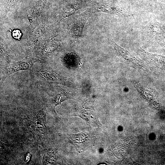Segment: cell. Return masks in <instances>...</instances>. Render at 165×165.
Here are the masks:
<instances>
[{
  "label": "cell",
  "mask_w": 165,
  "mask_h": 165,
  "mask_svg": "<svg viewBox=\"0 0 165 165\" xmlns=\"http://www.w3.org/2000/svg\"><path fill=\"white\" fill-rule=\"evenodd\" d=\"M111 42L117 54L127 62L136 65L140 64L141 61L139 59L135 57L129 52L119 46L112 39H111Z\"/></svg>",
  "instance_id": "cell-8"
},
{
  "label": "cell",
  "mask_w": 165,
  "mask_h": 165,
  "mask_svg": "<svg viewBox=\"0 0 165 165\" xmlns=\"http://www.w3.org/2000/svg\"><path fill=\"white\" fill-rule=\"evenodd\" d=\"M9 52L6 47L4 44L1 45V54L2 56H4L6 60L7 64L10 63L9 60Z\"/></svg>",
  "instance_id": "cell-12"
},
{
  "label": "cell",
  "mask_w": 165,
  "mask_h": 165,
  "mask_svg": "<svg viewBox=\"0 0 165 165\" xmlns=\"http://www.w3.org/2000/svg\"><path fill=\"white\" fill-rule=\"evenodd\" d=\"M23 0H2V4L3 8L9 9L16 7L21 3Z\"/></svg>",
  "instance_id": "cell-11"
},
{
  "label": "cell",
  "mask_w": 165,
  "mask_h": 165,
  "mask_svg": "<svg viewBox=\"0 0 165 165\" xmlns=\"http://www.w3.org/2000/svg\"><path fill=\"white\" fill-rule=\"evenodd\" d=\"M59 135L75 147L82 150L94 145L96 140L94 136L85 132L73 134L60 133Z\"/></svg>",
  "instance_id": "cell-4"
},
{
  "label": "cell",
  "mask_w": 165,
  "mask_h": 165,
  "mask_svg": "<svg viewBox=\"0 0 165 165\" xmlns=\"http://www.w3.org/2000/svg\"><path fill=\"white\" fill-rule=\"evenodd\" d=\"M52 93L51 101L54 107L63 101L71 97V91L64 89H55L50 90Z\"/></svg>",
  "instance_id": "cell-10"
},
{
  "label": "cell",
  "mask_w": 165,
  "mask_h": 165,
  "mask_svg": "<svg viewBox=\"0 0 165 165\" xmlns=\"http://www.w3.org/2000/svg\"><path fill=\"white\" fill-rule=\"evenodd\" d=\"M90 9L93 13L101 12L123 17L127 18L133 16L131 14L125 10L114 0L109 2H94L93 3L92 7Z\"/></svg>",
  "instance_id": "cell-3"
},
{
  "label": "cell",
  "mask_w": 165,
  "mask_h": 165,
  "mask_svg": "<svg viewBox=\"0 0 165 165\" xmlns=\"http://www.w3.org/2000/svg\"><path fill=\"white\" fill-rule=\"evenodd\" d=\"M40 61L37 58L27 56L20 61L2 65L1 67V86L5 79L11 75L18 72L31 69L36 62Z\"/></svg>",
  "instance_id": "cell-1"
},
{
  "label": "cell",
  "mask_w": 165,
  "mask_h": 165,
  "mask_svg": "<svg viewBox=\"0 0 165 165\" xmlns=\"http://www.w3.org/2000/svg\"><path fill=\"white\" fill-rule=\"evenodd\" d=\"M145 34L149 38L159 41L163 38V31L161 27L156 23H151L144 29Z\"/></svg>",
  "instance_id": "cell-9"
},
{
  "label": "cell",
  "mask_w": 165,
  "mask_h": 165,
  "mask_svg": "<svg viewBox=\"0 0 165 165\" xmlns=\"http://www.w3.org/2000/svg\"><path fill=\"white\" fill-rule=\"evenodd\" d=\"M92 110H94V108L79 106L75 112V115L81 117L93 127H99L100 123L95 113Z\"/></svg>",
  "instance_id": "cell-6"
},
{
  "label": "cell",
  "mask_w": 165,
  "mask_h": 165,
  "mask_svg": "<svg viewBox=\"0 0 165 165\" xmlns=\"http://www.w3.org/2000/svg\"><path fill=\"white\" fill-rule=\"evenodd\" d=\"M12 35L14 38L18 39L20 38L21 34L20 31L16 30L13 32Z\"/></svg>",
  "instance_id": "cell-13"
},
{
  "label": "cell",
  "mask_w": 165,
  "mask_h": 165,
  "mask_svg": "<svg viewBox=\"0 0 165 165\" xmlns=\"http://www.w3.org/2000/svg\"><path fill=\"white\" fill-rule=\"evenodd\" d=\"M32 70L33 73L37 77L50 84H60L67 86L73 85L69 79L50 68L42 67Z\"/></svg>",
  "instance_id": "cell-2"
},
{
  "label": "cell",
  "mask_w": 165,
  "mask_h": 165,
  "mask_svg": "<svg viewBox=\"0 0 165 165\" xmlns=\"http://www.w3.org/2000/svg\"><path fill=\"white\" fill-rule=\"evenodd\" d=\"M32 114L31 121L34 128L40 134L45 133L46 129L45 111L42 109Z\"/></svg>",
  "instance_id": "cell-7"
},
{
  "label": "cell",
  "mask_w": 165,
  "mask_h": 165,
  "mask_svg": "<svg viewBox=\"0 0 165 165\" xmlns=\"http://www.w3.org/2000/svg\"><path fill=\"white\" fill-rule=\"evenodd\" d=\"M92 13L91 9L90 8L73 17L70 28L71 34L73 38L78 39L82 36L86 23Z\"/></svg>",
  "instance_id": "cell-5"
}]
</instances>
